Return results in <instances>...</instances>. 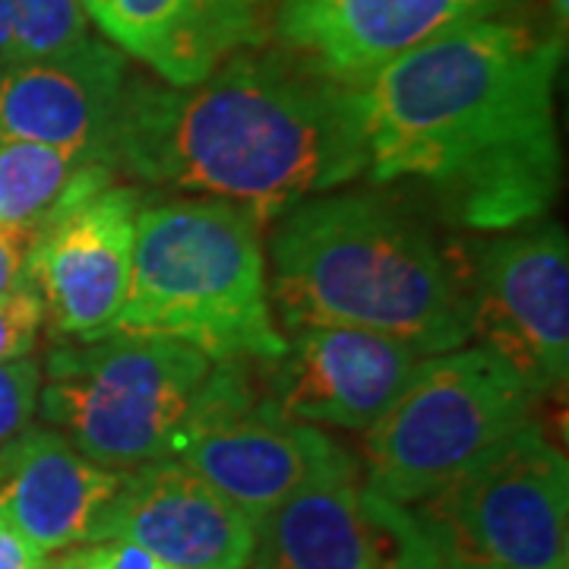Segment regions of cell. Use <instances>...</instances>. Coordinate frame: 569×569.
Here are the masks:
<instances>
[{"label":"cell","instance_id":"cell-14","mask_svg":"<svg viewBox=\"0 0 569 569\" xmlns=\"http://www.w3.org/2000/svg\"><path fill=\"white\" fill-rule=\"evenodd\" d=\"M99 538L130 541L174 569H247L257 553V526L174 456L123 471Z\"/></svg>","mask_w":569,"mask_h":569},{"label":"cell","instance_id":"cell-23","mask_svg":"<svg viewBox=\"0 0 569 569\" xmlns=\"http://www.w3.org/2000/svg\"><path fill=\"white\" fill-rule=\"evenodd\" d=\"M26 260H29V241L0 228V295L26 284Z\"/></svg>","mask_w":569,"mask_h":569},{"label":"cell","instance_id":"cell-15","mask_svg":"<svg viewBox=\"0 0 569 569\" xmlns=\"http://www.w3.org/2000/svg\"><path fill=\"white\" fill-rule=\"evenodd\" d=\"M130 80L127 54L96 39L54 58L3 63L0 142H41L102 162Z\"/></svg>","mask_w":569,"mask_h":569},{"label":"cell","instance_id":"cell-20","mask_svg":"<svg viewBox=\"0 0 569 569\" xmlns=\"http://www.w3.org/2000/svg\"><path fill=\"white\" fill-rule=\"evenodd\" d=\"M44 326V305L39 291L22 284L0 295V365L29 358Z\"/></svg>","mask_w":569,"mask_h":569},{"label":"cell","instance_id":"cell-9","mask_svg":"<svg viewBox=\"0 0 569 569\" xmlns=\"http://www.w3.org/2000/svg\"><path fill=\"white\" fill-rule=\"evenodd\" d=\"M142 193L108 181L61 209L36 234L26 260V284L44 305V323L61 339H99L121 313Z\"/></svg>","mask_w":569,"mask_h":569},{"label":"cell","instance_id":"cell-4","mask_svg":"<svg viewBox=\"0 0 569 569\" xmlns=\"http://www.w3.org/2000/svg\"><path fill=\"white\" fill-rule=\"evenodd\" d=\"M111 332L162 336L212 361H272L284 336L269 305L260 224L216 197L142 203L133 266Z\"/></svg>","mask_w":569,"mask_h":569},{"label":"cell","instance_id":"cell-11","mask_svg":"<svg viewBox=\"0 0 569 569\" xmlns=\"http://www.w3.org/2000/svg\"><path fill=\"white\" fill-rule=\"evenodd\" d=\"M257 569H443L406 503L361 475L301 490L257 526Z\"/></svg>","mask_w":569,"mask_h":569},{"label":"cell","instance_id":"cell-22","mask_svg":"<svg viewBox=\"0 0 569 569\" xmlns=\"http://www.w3.org/2000/svg\"><path fill=\"white\" fill-rule=\"evenodd\" d=\"M61 569H174L156 553L137 548L121 538H99V541H86L70 548L63 557Z\"/></svg>","mask_w":569,"mask_h":569},{"label":"cell","instance_id":"cell-18","mask_svg":"<svg viewBox=\"0 0 569 569\" xmlns=\"http://www.w3.org/2000/svg\"><path fill=\"white\" fill-rule=\"evenodd\" d=\"M114 181L99 159L41 146V142H0V228L36 241L44 224L82 193Z\"/></svg>","mask_w":569,"mask_h":569},{"label":"cell","instance_id":"cell-8","mask_svg":"<svg viewBox=\"0 0 569 569\" xmlns=\"http://www.w3.org/2000/svg\"><path fill=\"white\" fill-rule=\"evenodd\" d=\"M471 339L545 396L569 373V244L563 224L535 222L497 238L478 266Z\"/></svg>","mask_w":569,"mask_h":569},{"label":"cell","instance_id":"cell-19","mask_svg":"<svg viewBox=\"0 0 569 569\" xmlns=\"http://www.w3.org/2000/svg\"><path fill=\"white\" fill-rule=\"evenodd\" d=\"M17 61L54 58L89 39L82 0H7Z\"/></svg>","mask_w":569,"mask_h":569},{"label":"cell","instance_id":"cell-16","mask_svg":"<svg viewBox=\"0 0 569 569\" xmlns=\"http://www.w3.org/2000/svg\"><path fill=\"white\" fill-rule=\"evenodd\" d=\"M108 41L168 86H193L228 58L260 48L276 0H82Z\"/></svg>","mask_w":569,"mask_h":569},{"label":"cell","instance_id":"cell-6","mask_svg":"<svg viewBox=\"0 0 569 569\" xmlns=\"http://www.w3.org/2000/svg\"><path fill=\"white\" fill-rule=\"evenodd\" d=\"M535 402L522 377L488 348L427 355L365 430V481L415 507L531 425Z\"/></svg>","mask_w":569,"mask_h":569},{"label":"cell","instance_id":"cell-3","mask_svg":"<svg viewBox=\"0 0 569 569\" xmlns=\"http://www.w3.org/2000/svg\"><path fill=\"white\" fill-rule=\"evenodd\" d=\"M269 305L282 323L342 326L440 355L471 339V298L433 238L370 193H320L279 216Z\"/></svg>","mask_w":569,"mask_h":569},{"label":"cell","instance_id":"cell-21","mask_svg":"<svg viewBox=\"0 0 569 569\" xmlns=\"http://www.w3.org/2000/svg\"><path fill=\"white\" fill-rule=\"evenodd\" d=\"M39 361L20 358L10 365H0V447L32 425L36 408H39Z\"/></svg>","mask_w":569,"mask_h":569},{"label":"cell","instance_id":"cell-26","mask_svg":"<svg viewBox=\"0 0 569 569\" xmlns=\"http://www.w3.org/2000/svg\"><path fill=\"white\" fill-rule=\"evenodd\" d=\"M550 10H553V17L560 22V32H563L569 20V0H550Z\"/></svg>","mask_w":569,"mask_h":569},{"label":"cell","instance_id":"cell-12","mask_svg":"<svg viewBox=\"0 0 569 569\" xmlns=\"http://www.w3.org/2000/svg\"><path fill=\"white\" fill-rule=\"evenodd\" d=\"M421 358L389 336L307 326L295 329L282 355L269 361L260 399L301 425L367 430L396 402Z\"/></svg>","mask_w":569,"mask_h":569},{"label":"cell","instance_id":"cell-25","mask_svg":"<svg viewBox=\"0 0 569 569\" xmlns=\"http://www.w3.org/2000/svg\"><path fill=\"white\" fill-rule=\"evenodd\" d=\"M10 61H17V54H13V26H10L7 0H0V67Z\"/></svg>","mask_w":569,"mask_h":569},{"label":"cell","instance_id":"cell-7","mask_svg":"<svg viewBox=\"0 0 569 569\" xmlns=\"http://www.w3.org/2000/svg\"><path fill=\"white\" fill-rule=\"evenodd\" d=\"M443 569H569V468L538 421L411 507Z\"/></svg>","mask_w":569,"mask_h":569},{"label":"cell","instance_id":"cell-1","mask_svg":"<svg viewBox=\"0 0 569 569\" xmlns=\"http://www.w3.org/2000/svg\"><path fill=\"white\" fill-rule=\"evenodd\" d=\"M560 58L563 39L493 17L408 51L355 89L365 174L425 183L471 231L538 222L560 187Z\"/></svg>","mask_w":569,"mask_h":569},{"label":"cell","instance_id":"cell-5","mask_svg":"<svg viewBox=\"0 0 569 569\" xmlns=\"http://www.w3.org/2000/svg\"><path fill=\"white\" fill-rule=\"evenodd\" d=\"M253 392L241 361L162 336L61 339L41 370L39 411L86 459L130 468L171 459L222 408Z\"/></svg>","mask_w":569,"mask_h":569},{"label":"cell","instance_id":"cell-2","mask_svg":"<svg viewBox=\"0 0 569 569\" xmlns=\"http://www.w3.org/2000/svg\"><path fill=\"white\" fill-rule=\"evenodd\" d=\"M102 162L123 181L241 206L263 228L361 178L367 142L351 86L260 44L193 86L133 77Z\"/></svg>","mask_w":569,"mask_h":569},{"label":"cell","instance_id":"cell-13","mask_svg":"<svg viewBox=\"0 0 569 569\" xmlns=\"http://www.w3.org/2000/svg\"><path fill=\"white\" fill-rule=\"evenodd\" d=\"M503 0H276L284 51L342 86H365L402 54L490 20Z\"/></svg>","mask_w":569,"mask_h":569},{"label":"cell","instance_id":"cell-17","mask_svg":"<svg viewBox=\"0 0 569 569\" xmlns=\"http://www.w3.org/2000/svg\"><path fill=\"white\" fill-rule=\"evenodd\" d=\"M123 471L86 459L51 427H26L0 447V522L41 553L96 541Z\"/></svg>","mask_w":569,"mask_h":569},{"label":"cell","instance_id":"cell-24","mask_svg":"<svg viewBox=\"0 0 569 569\" xmlns=\"http://www.w3.org/2000/svg\"><path fill=\"white\" fill-rule=\"evenodd\" d=\"M44 553L0 522V569H41Z\"/></svg>","mask_w":569,"mask_h":569},{"label":"cell","instance_id":"cell-10","mask_svg":"<svg viewBox=\"0 0 569 569\" xmlns=\"http://www.w3.org/2000/svg\"><path fill=\"white\" fill-rule=\"evenodd\" d=\"M174 459L224 493L253 526L301 490L361 475L358 459L329 433L276 415L260 396L222 408Z\"/></svg>","mask_w":569,"mask_h":569}]
</instances>
